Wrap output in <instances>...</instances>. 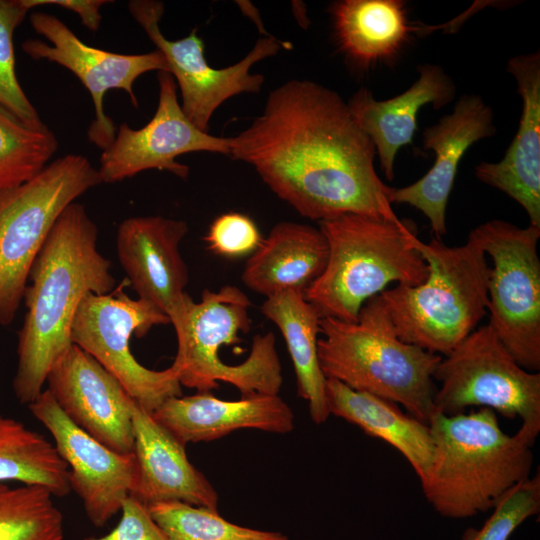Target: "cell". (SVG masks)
<instances>
[{"mask_svg": "<svg viewBox=\"0 0 540 540\" xmlns=\"http://www.w3.org/2000/svg\"><path fill=\"white\" fill-rule=\"evenodd\" d=\"M229 157L254 167L301 216L318 222L343 214L398 220L376 173L375 147L341 96L314 81L272 90L264 110L229 138Z\"/></svg>", "mask_w": 540, "mask_h": 540, "instance_id": "cell-1", "label": "cell"}, {"mask_svg": "<svg viewBox=\"0 0 540 540\" xmlns=\"http://www.w3.org/2000/svg\"><path fill=\"white\" fill-rule=\"evenodd\" d=\"M97 238L95 222L74 202L62 212L32 265L12 382L22 404L41 394L49 371L72 346V325L82 299L115 287L111 262L98 250Z\"/></svg>", "mask_w": 540, "mask_h": 540, "instance_id": "cell-2", "label": "cell"}, {"mask_svg": "<svg viewBox=\"0 0 540 540\" xmlns=\"http://www.w3.org/2000/svg\"><path fill=\"white\" fill-rule=\"evenodd\" d=\"M430 467L420 479L424 497L441 516L465 519L492 510L514 486L530 477L539 433L520 426L508 435L492 409L468 414L435 412Z\"/></svg>", "mask_w": 540, "mask_h": 540, "instance_id": "cell-3", "label": "cell"}, {"mask_svg": "<svg viewBox=\"0 0 540 540\" xmlns=\"http://www.w3.org/2000/svg\"><path fill=\"white\" fill-rule=\"evenodd\" d=\"M319 228L328 244L327 264L304 296L321 317L356 322L363 305L391 283L416 286L428 275L410 220L343 214Z\"/></svg>", "mask_w": 540, "mask_h": 540, "instance_id": "cell-4", "label": "cell"}, {"mask_svg": "<svg viewBox=\"0 0 540 540\" xmlns=\"http://www.w3.org/2000/svg\"><path fill=\"white\" fill-rule=\"evenodd\" d=\"M320 334L318 359L326 379L392 401L429 423L442 356L403 342L379 296L363 305L356 322L322 317Z\"/></svg>", "mask_w": 540, "mask_h": 540, "instance_id": "cell-5", "label": "cell"}, {"mask_svg": "<svg viewBox=\"0 0 540 540\" xmlns=\"http://www.w3.org/2000/svg\"><path fill=\"white\" fill-rule=\"evenodd\" d=\"M416 247L428 265L426 279L396 284L378 296L403 342L445 356L487 313L490 266L470 235L459 246L433 237L419 239Z\"/></svg>", "mask_w": 540, "mask_h": 540, "instance_id": "cell-6", "label": "cell"}, {"mask_svg": "<svg viewBox=\"0 0 540 540\" xmlns=\"http://www.w3.org/2000/svg\"><path fill=\"white\" fill-rule=\"evenodd\" d=\"M250 307L249 297L233 285L205 289L201 300L190 304L183 326L175 331L178 348L171 365L181 386L210 392L225 382L242 397L279 394L283 378L272 332L257 334L239 364H226L219 356L223 346L239 343L240 334L249 331Z\"/></svg>", "mask_w": 540, "mask_h": 540, "instance_id": "cell-7", "label": "cell"}, {"mask_svg": "<svg viewBox=\"0 0 540 540\" xmlns=\"http://www.w3.org/2000/svg\"><path fill=\"white\" fill-rule=\"evenodd\" d=\"M101 183L87 157L67 154L27 182L0 191L1 325L15 319L32 265L62 212Z\"/></svg>", "mask_w": 540, "mask_h": 540, "instance_id": "cell-8", "label": "cell"}, {"mask_svg": "<svg viewBox=\"0 0 540 540\" xmlns=\"http://www.w3.org/2000/svg\"><path fill=\"white\" fill-rule=\"evenodd\" d=\"M470 236L492 260L488 281L489 325L524 369L540 370V227L490 220Z\"/></svg>", "mask_w": 540, "mask_h": 540, "instance_id": "cell-9", "label": "cell"}, {"mask_svg": "<svg viewBox=\"0 0 540 540\" xmlns=\"http://www.w3.org/2000/svg\"><path fill=\"white\" fill-rule=\"evenodd\" d=\"M434 380L435 412L464 413L489 408L504 417L521 418V426L540 432V373L521 367L489 324L472 331L442 356Z\"/></svg>", "mask_w": 540, "mask_h": 540, "instance_id": "cell-10", "label": "cell"}, {"mask_svg": "<svg viewBox=\"0 0 540 540\" xmlns=\"http://www.w3.org/2000/svg\"><path fill=\"white\" fill-rule=\"evenodd\" d=\"M125 278L114 292L87 294L81 301L72 325V343L91 355L125 388L144 409L155 411L167 399L182 395L181 384L170 366L152 370L133 356L129 341L140 338L152 327L169 324V318L154 304L132 299L123 288Z\"/></svg>", "mask_w": 540, "mask_h": 540, "instance_id": "cell-11", "label": "cell"}, {"mask_svg": "<svg viewBox=\"0 0 540 540\" xmlns=\"http://www.w3.org/2000/svg\"><path fill=\"white\" fill-rule=\"evenodd\" d=\"M133 18L166 58L169 72L181 91V108L200 130L208 132L209 121L216 109L230 97L241 93H258L264 84L262 74L250 73L251 67L273 55L285 42L274 36L257 40L239 62L225 67L210 66L204 56V42L194 29L179 40L167 39L160 30L164 4L154 0H133L128 4Z\"/></svg>", "mask_w": 540, "mask_h": 540, "instance_id": "cell-12", "label": "cell"}, {"mask_svg": "<svg viewBox=\"0 0 540 540\" xmlns=\"http://www.w3.org/2000/svg\"><path fill=\"white\" fill-rule=\"evenodd\" d=\"M30 23L49 43L29 39L23 42V51L34 60L55 62L80 79L91 95L95 110L88 138L102 151L113 142L117 131L111 118L104 113L106 92L124 90L137 107L133 89L135 80L149 71L169 72L166 58L158 49L142 54H119L98 49L81 41L59 18L43 12H33Z\"/></svg>", "mask_w": 540, "mask_h": 540, "instance_id": "cell-13", "label": "cell"}, {"mask_svg": "<svg viewBox=\"0 0 540 540\" xmlns=\"http://www.w3.org/2000/svg\"><path fill=\"white\" fill-rule=\"evenodd\" d=\"M159 100L152 119L142 128L121 123L113 142L102 151L98 173L102 183H115L149 169L168 171L187 179L189 167L176 161L190 152L229 156V138L198 129L184 114L174 77L158 72Z\"/></svg>", "mask_w": 540, "mask_h": 540, "instance_id": "cell-14", "label": "cell"}, {"mask_svg": "<svg viewBox=\"0 0 540 540\" xmlns=\"http://www.w3.org/2000/svg\"><path fill=\"white\" fill-rule=\"evenodd\" d=\"M33 416L54 438L69 468V483L81 499L89 521L103 527L130 495L136 478L134 453H119L75 425L46 389L29 405Z\"/></svg>", "mask_w": 540, "mask_h": 540, "instance_id": "cell-15", "label": "cell"}, {"mask_svg": "<svg viewBox=\"0 0 540 540\" xmlns=\"http://www.w3.org/2000/svg\"><path fill=\"white\" fill-rule=\"evenodd\" d=\"M188 230L183 220L138 216L123 220L116 233L117 255L129 285L138 298L159 308L175 331L193 302L185 291L188 268L179 249Z\"/></svg>", "mask_w": 540, "mask_h": 540, "instance_id": "cell-16", "label": "cell"}, {"mask_svg": "<svg viewBox=\"0 0 540 540\" xmlns=\"http://www.w3.org/2000/svg\"><path fill=\"white\" fill-rule=\"evenodd\" d=\"M47 390L63 413L94 439L132 453L134 399L91 355L72 344L47 375Z\"/></svg>", "mask_w": 540, "mask_h": 540, "instance_id": "cell-17", "label": "cell"}, {"mask_svg": "<svg viewBox=\"0 0 540 540\" xmlns=\"http://www.w3.org/2000/svg\"><path fill=\"white\" fill-rule=\"evenodd\" d=\"M494 116L480 95L461 96L453 111L422 132L425 150L435 154L429 171L416 182L392 188L390 202L408 204L424 214L435 238L447 231L446 208L460 160L477 141L496 133Z\"/></svg>", "mask_w": 540, "mask_h": 540, "instance_id": "cell-18", "label": "cell"}, {"mask_svg": "<svg viewBox=\"0 0 540 540\" xmlns=\"http://www.w3.org/2000/svg\"><path fill=\"white\" fill-rule=\"evenodd\" d=\"M516 80L522 99L518 130L504 157L495 163L480 162L475 175L482 183L515 200L540 227V53L510 58L506 66Z\"/></svg>", "mask_w": 540, "mask_h": 540, "instance_id": "cell-19", "label": "cell"}, {"mask_svg": "<svg viewBox=\"0 0 540 540\" xmlns=\"http://www.w3.org/2000/svg\"><path fill=\"white\" fill-rule=\"evenodd\" d=\"M136 478L131 496L146 506L178 501L218 511V494L188 460L185 444L134 401Z\"/></svg>", "mask_w": 540, "mask_h": 540, "instance_id": "cell-20", "label": "cell"}, {"mask_svg": "<svg viewBox=\"0 0 540 540\" xmlns=\"http://www.w3.org/2000/svg\"><path fill=\"white\" fill-rule=\"evenodd\" d=\"M152 416L185 445L216 440L244 428L286 434L295 425L293 411L278 394L228 401L197 392L167 399Z\"/></svg>", "mask_w": 540, "mask_h": 540, "instance_id": "cell-21", "label": "cell"}, {"mask_svg": "<svg viewBox=\"0 0 540 540\" xmlns=\"http://www.w3.org/2000/svg\"><path fill=\"white\" fill-rule=\"evenodd\" d=\"M417 71L418 79L395 97L377 100L370 90L360 88L347 102L353 119L372 141L388 181L395 176L397 152L412 143L419 110L427 104L440 109L455 98L456 85L442 67L427 63Z\"/></svg>", "mask_w": 540, "mask_h": 540, "instance_id": "cell-22", "label": "cell"}, {"mask_svg": "<svg viewBox=\"0 0 540 540\" xmlns=\"http://www.w3.org/2000/svg\"><path fill=\"white\" fill-rule=\"evenodd\" d=\"M335 44L357 71L393 67L422 28L403 0H339L329 7Z\"/></svg>", "mask_w": 540, "mask_h": 540, "instance_id": "cell-23", "label": "cell"}, {"mask_svg": "<svg viewBox=\"0 0 540 540\" xmlns=\"http://www.w3.org/2000/svg\"><path fill=\"white\" fill-rule=\"evenodd\" d=\"M327 259L328 244L320 228L279 222L249 256L242 281L266 298L285 291L305 293L323 273Z\"/></svg>", "mask_w": 540, "mask_h": 540, "instance_id": "cell-24", "label": "cell"}, {"mask_svg": "<svg viewBox=\"0 0 540 540\" xmlns=\"http://www.w3.org/2000/svg\"><path fill=\"white\" fill-rule=\"evenodd\" d=\"M326 401L330 415L385 441L403 455L419 480L425 476L433 457V441L427 423L404 413L392 401L353 390L334 379L326 380Z\"/></svg>", "mask_w": 540, "mask_h": 540, "instance_id": "cell-25", "label": "cell"}, {"mask_svg": "<svg viewBox=\"0 0 540 540\" xmlns=\"http://www.w3.org/2000/svg\"><path fill=\"white\" fill-rule=\"evenodd\" d=\"M262 314L280 330L297 379L298 395L307 401L315 424L330 416L326 401V377L318 359L321 315L300 291H285L267 297Z\"/></svg>", "mask_w": 540, "mask_h": 540, "instance_id": "cell-26", "label": "cell"}, {"mask_svg": "<svg viewBox=\"0 0 540 540\" xmlns=\"http://www.w3.org/2000/svg\"><path fill=\"white\" fill-rule=\"evenodd\" d=\"M41 485L53 496L71 492L69 468L55 446L22 422L0 415V482Z\"/></svg>", "mask_w": 540, "mask_h": 540, "instance_id": "cell-27", "label": "cell"}, {"mask_svg": "<svg viewBox=\"0 0 540 540\" xmlns=\"http://www.w3.org/2000/svg\"><path fill=\"white\" fill-rule=\"evenodd\" d=\"M41 485L0 482V540H63L64 519Z\"/></svg>", "mask_w": 540, "mask_h": 540, "instance_id": "cell-28", "label": "cell"}, {"mask_svg": "<svg viewBox=\"0 0 540 540\" xmlns=\"http://www.w3.org/2000/svg\"><path fill=\"white\" fill-rule=\"evenodd\" d=\"M58 149L53 132L31 127L0 106V191L36 176Z\"/></svg>", "mask_w": 540, "mask_h": 540, "instance_id": "cell-29", "label": "cell"}, {"mask_svg": "<svg viewBox=\"0 0 540 540\" xmlns=\"http://www.w3.org/2000/svg\"><path fill=\"white\" fill-rule=\"evenodd\" d=\"M168 540H290L280 532L234 524L218 511L178 501L147 506Z\"/></svg>", "mask_w": 540, "mask_h": 540, "instance_id": "cell-30", "label": "cell"}, {"mask_svg": "<svg viewBox=\"0 0 540 540\" xmlns=\"http://www.w3.org/2000/svg\"><path fill=\"white\" fill-rule=\"evenodd\" d=\"M29 9L23 0H0V106L23 123L46 126L22 89L15 72L13 35Z\"/></svg>", "mask_w": 540, "mask_h": 540, "instance_id": "cell-31", "label": "cell"}, {"mask_svg": "<svg viewBox=\"0 0 540 540\" xmlns=\"http://www.w3.org/2000/svg\"><path fill=\"white\" fill-rule=\"evenodd\" d=\"M540 511V473L525 479L494 506L480 528L469 527L460 540H509L515 530Z\"/></svg>", "mask_w": 540, "mask_h": 540, "instance_id": "cell-32", "label": "cell"}, {"mask_svg": "<svg viewBox=\"0 0 540 540\" xmlns=\"http://www.w3.org/2000/svg\"><path fill=\"white\" fill-rule=\"evenodd\" d=\"M262 240L256 223L239 212H227L215 218L205 236L208 250L228 259L252 255Z\"/></svg>", "mask_w": 540, "mask_h": 540, "instance_id": "cell-33", "label": "cell"}, {"mask_svg": "<svg viewBox=\"0 0 540 540\" xmlns=\"http://www.w3.org/2000/svg\"><path fill=\"white\" fill-rule=\"evenodd\" d=\"M121 518L109 533L83 540H168L154 521L146 505L129 495L122 504Z\"/></svg>", "mask_w": 540, "mask_h": 540, "instance_id": "cell-34", "label": "cell"}, {"mask_svg": "<svg viewBox=\"0 0 540 540\" xmlns=\"http://www.w3.org/2000/svg\"><path fill=\"white\" fill-rule=\"evenodd\" d=\"M25 6L30 10L36 6L53 4L71 10L78 14L82 24L91 31H97L102 15L101 8L109 3L106 0H23Z\"/></svg>", "mask_w": 540, "mask_h": 540, "instance_id": "cell-35", "label": "cell"}]
</instances>
